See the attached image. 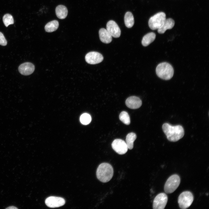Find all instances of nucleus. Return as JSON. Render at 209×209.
<instances>
[{
	"instance_id": "9d476101",
	"label": "nucleus",
	"mask_w": 209,
	"mask_h": 209,
	"mask_svg": "<svg viewBox=\"0 0 209 209\" xmlns=\"http://www.w3.org/2000/svg\"><path fill=\"white\" fill-rule=\"evenodd\" d=\"M45 203L48 207L51 208H55L64 205L65 203V201L62 197L51 196L46 199Z\"/></svg>"
},
{
	"instance_id": "f03ea898",
	"label": "nucleus",
	"mask_w": 209,
	"mask_h": 209,
	"mask_svg": "<svg viewBox=\"0 0 209 209\" xmlns=\"http://www.w3.org/2000/svg\"><path fill=\"white\" fill-rule=\"evenodd\" d=\"M113 174V168L112 166L108 163H102L98 167L96 171L98 179L103 183L109 181Z\"/></svg>"
},
{
	"instance_id": "423d86ee",
	"label": "nucleus",
	"mask_w": 209,
	"mask_h": 209,
	"mask_svg": "<svg viewBox=\"0 0 209 209\" xmlns=\"http://www.w3.org/2000/svg\"><path fill=\"white\" fill-rule=\"evenodd\" d=\"M194 200L192 194L189 191H185L182 192L178 198V203L180 208L185 209L189 207Z\"/></svg>"
},
{
	"instance_id": "dca6fc26",
	"label": "nucleus",
	"mask_w": 209,
	"mask_h": 209,
	"mask_svg": "<svg viewBox=\"0 0 209 209\" xmlns=\"http://www.w3.org/2000/svg\"><path fill=\"white\" fill-rule=\"evenodd\" d=\"M68 11L66 7L64 6L60 5L57 6L55 8V13L57 17L60 19L66 18Z\"/></svg>"
},
{
	"instance_id": "6ab92c4d",
	"label": "nucleus",
	"mask_w": 209,
	"mask_h": 209,
	"mask_svg": "<svg viewBox=\"0 0 209 209\" xmlns=\"http://www.w3.org/2000/svg\"><path fill=\"white\" fill-rule=\"evenodd\" d=\"M124 22L126 26L128 28L132 27L134 24V17L132 13L127 12L124 17Z\"/></svg>"
},
{
	"instance_id": "1a4fd4ad",
	"label": "nucleus",
	"mask_w": 209,
	"mask_h": 209,
	"mask_svg": "<svg viewBox=\"0 0 209 209\" xmlns=\"http://www.w3.org/2000/svg\"><path fill=\"white\" fill-rule=\"evenodd\" d=\"M86 62L90 64H96L102 62L103 59L102 55L100 53L92 51L87 53L85 57Z\"/></svg>"
},
{
	"instance_id": "f257e3e1",
	"label": "nucleus",
	"mask_w": 209,
	"mask_h": 209,
	"mask_svg": "<svg viewBox=\"0 0 209 209\" xmlns=\"http://www.w3.org/2000/svg\"><path fill=\"white\" fill-rule=\"evenodd\" d=\"M163 130L167 139L172 142H176L184 136V130L180 125L173 126L168 123H165L162 126Z\"/></svg>"
},
{
	"instance_id": "6e6552de",
	"label": "nucleus",
	"mask_w": 209,
	"mask_h": 209,
	"mask_svg": "<svg viewBox=\"0 0 209 209\" xmlns=\"http://www.w3.org/2000/svg\"><path fill=\"white\" fill-rule=\"evenodd\" d=\"M113 149L119 154H123L127 151L128 148L126 143L123 140L119 139L114 140L111 144Z\"/></svg>"
},
{
	"instance_id": "20e7f679",
	"label": "nucleus",
	"mask_w": 209,
	"mask_h": 209,
	"mask_svg": "<svg viewBox=\"0 0 209 209\" xmlns=\"http://www.w3.org/2000/svg\"><path fill=\"white\" fill-rule=\"evenodd\" d=\"M180 183V178L177 174L171 176L166 181L164 187L165 192L170 194L174 192L179 187Z\"/></svg>"
},
{
	"instance_id": "ddd939ff",
	"label": "nucleus",
	"mask_w": 209,
	"mask_h": 209,
	"mask_svg": "<svg viewBox=\"0 0 209 209\" xmlns=\"http://www.w3.org/2000/svg\"><path fill=\"white\" fill-rule=\"evenodd\" d=\"M125 104L128 108L135 109L140 107L141 106L142 102L141 100L138 97L136 96H132L127 99Z\"/></svg>"
},
{
	"instance_id": "412c9836",
	"label": "nucleus",
	"mask_w": 209,
	"mask_h": 209,
	"mask_svg": "<svg viewBox=\"0 0 209 209\" xmlns=\"http://www.w3.org/2000/svg\"><path fill=\"white\" fill-rule=\"evenodd\" d=\"M119 118L120 120L126 125H129L130 123L129 116L128 113L125 111H122L120 113Z\"/></svg>"
},
{
	"instance_id": "2eb2a0df",
	"label": "nucleus",
	"mask_w": 209,
	"mask_h": 209,
	"mask_svg": "<svg viewBox=\"0 0 209 209\" xmlns=\"http://www.w3.org/2000/svg\"><path fill=\"white\" fill-rule=\"evenodd\" d=\"M175 24L174 21L172 19H166L163 26L158 29V32L160 34L164 33L167 29L172 28Z\"/></svg>"
},
{
	"instance_id": "4468645a",
	"label": "nucleus",
	"mask_w": 209,
	"mask_h": 209,
	"mask_svg": "<svg viewBox=\"0 0 209 209\" xmlns=\"http://www.w3.org/2000/svg\"><path fill=\"white\" fill-rule=\"evenodd\" d=\"M100 39L102 42L106 44L110 43L112 40V37L107 29L101 28L99 30Z\"/></svg>"
},
{
	"instance_id": "0eeeda50",
	"label": "nucleus",
	"mask_w": 209,
	"mask_h": 209,
	"mask_svg": "<svg viewBox=\"0 0 209 209\" xmlns=\"http://www.w3.org/2000/svg\"><path fill=\"white\" fill-rule=\"evenodd\" d=\"M167 196L165 193H159L156 196L154 200L153 209H164L167 204Z\"/></svg>"
},
{
	"instance_id": "9b49d317",
	"label": "nucleus",
	"mask_w": 209,
	"mask_h": 209,
	"mask_svg": "<svg viewBox=\"0 0 209 209\" xmlns=\"http://www.w3.org/2000/svg\"><path fill=\"white\" fill-rule=\"evenodd\" d=\"M107 30L112 37H119L121 34V30L117 23L113 20H110L107 23Z\"/></svg>"
},
{
	"instance_id": "b1692460",
	"label": "nucleus",
	"mask_w": 209,
	"mask_h": 209,
	"mask_svg": "<svg viewBox=\"0 0 209 209\" xmlns=\"http://www.w3.org/2000/svg\"><path fill=\"white\" fill-rule=\"evenodd\" d=\"M7 44V42L3 34L0 32V45L5 46Z\"/></svg>"
},
{
	"instance_id": "aec40b11",
	"label": "nucleus",
	"mask_w": 209,
	"mask_h": 209,
	"mask_svg": "<svg viewBox=\"0 0 209 209\" xmlns=\"http://www.w3.org/2000/svg\"><path fill=\"white\" fill-rule=\"evenodd\" d=\"M135 134L131 132L128 134L126 138V143L128 149H131L133 148L134 142L136 138Z\"/></svg>"
},
{
	"instance_id": "f8f14e48",
	"label": "nucleus",
	"mask_w": 209,
	"mask_h": 209,
	"mask_svg": "<svg viewBox=\"0 0 209 209\" xmlns=\"http://www.w3.org/2000/svg\"><path fill=\"white\" fill-rule=\"evenodd\" d=\"M35 69V66L33 64L30 62H26L20 65L18 70L21 74L27 75L32 73Z\"/></svg>"
},
{
	"instance_id": "a211bd4d",
	"label": "nucleus",
	"mask_w": 209,
	"mask_h": 209,
	"mask_svg": "<svg viewBox=\"0 0 209 209\" xmlns=\"http://www.w3.org/2000/svg\"><path fill=\"white\" fill-rule=\"evenodd\" d=\"M58 21L54 20L48 23L45 26L44 29L47 32H52L56 30L59 27Z\"/></svg>"
},
{
	"instance_id": "4be33fe9",
	"label": "nucleus",
	"mask_w": 209,
	"mask_h": 209,
	"mask_svg": "<svg viewBox=\"0 0 209 209\" xmlns=\"http://www.w3.org/2000/svg\"><path fill=\"white\" fill-rule=\"evenodd\" d=\"M3 23L6 27L9 25L13 24L14 20L12 16L9 14H6L4 15L3 17Z\"/></svg>"
},
{
	"instance_id": "5701e85b",
	"label": "nucleus",
	"mask_w": 209,
	"mask_h": 209,
	"mask_svg": "<svg viewBox=\"0 0 209 209\" xmlns=\"http://www.w3.org/2000/svg\"><path fill=\"white\" fill-rule=\"evenodd\" d=\"M80 121L82 124L87 125L91 122V116L89 114L87 113L83 114L80 116Z\"/></svg>"
},
{
	"instance_id": "39448f33",
	"label": "nucleus",
	"mask_w": 209,
	"mask_h": 209,
	"mask_svg": "<svg viewBox=\"0 0 209 209\" xmlns=\"http://www.w3.org/2000/svg\"><path fill=\"white\" fill-rule=\"evenodd\" d=\"M166 19L165 13L162 12L158 13L149 19L148 22L149 26L153 30L158 29L163 26Z\"/></svg>"
},
{
	"instance_id": "f3484780",
	"label": "nucleus",
	"mask_w": 209,
	"mask_h": 209,
	"mask_svg": "<svg viewBox=\"0 0 209 209\" xmlns=\"http://www.w3.org/2000/svg\"><path fill=\"white\" fill-rule=\"evenodd\" d=\"M156 36L155 34L153 32H150L146 34L142 39V45L144 46H148L154 40Z\"/></svg>"
},
{
	"instance_id": "7ed1b4c3",
	"label": "nucleus",
	"mask_w": 209,
	"mask_h": 209,
	"mask_svg": "<svg viewBox=\"0 0 209 209\" xmlns=\"http://www.w3.org/2000/svg\"><path fill=\"white\" fill-rule=\"evenodd\" d=\"M174 69L170 64L162 62L159 64L156 69V73L157 76L165 80H169L173 77Z\"/></svg>"
},
{
	"instance_id": "393cba45",
	"label": "nucleus",
	"mask_w": 209,
	"mask_h": 209,
	"mask_svg": "<svg viewBox=\"0 0 209 209\" xmlns=\"http://www.w3.org/2000/svg\"><path fill=\"white\" fill-rule=\"evenodd\" d=\"M6 209H17V208L14 206H11L8 207L6 208Z\"/></svg>"
}]
</instances>
